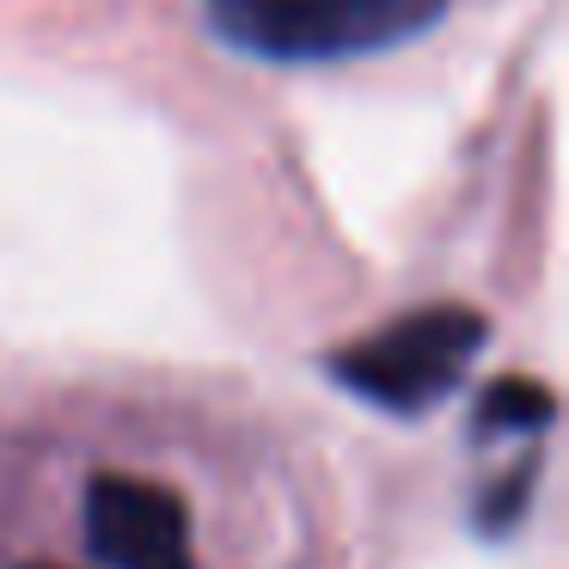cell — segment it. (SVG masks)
Wrapping results in <instances>:
<instances>
[{
    "instance_id": "obj_1",
    "label": "cell",
    "mask_w": 569,
    "mask_h": 569,
    "mask_svg": "<svg viewBox=\"0 0 569 569\" xmlns=\"http://www.w3.org/2000/svg\"><path fill=\"white\" fill-rule=\"evenodd\" d=\"M227 50L276 68H331L386 56L441 26L447 0H202Z\"/></svg>"
},
{
    "instance_id": "obj_2",
    "label": "cell",
    "mask_w": 569,
    "mask_h": 569,
    "mask_svg": "<svg viewBox=\"0 0 569 569\" xmlns=\"http://www.w3.org/2000/svg\"><path fill=\"white\" fill-rule=\"evenodd\" d=\"M483 337H490V325H483L478 307L441 300V307H410L380 331L331 349L325 368L349 398L386 410V417H429L471 373Z\"/></svg>"
},
{
    "instance_id": "obj_3",
    "label": "cell",
    "mask_w": 569,
    "mask_h": 569,
    "mask_svg": "<svg viewBox=\"0 0 569 569\" xmlns=\"http://www.w3.org/2000/svg\"><path fill=\"white\" fill-rule=\"evenodd\" d=\"M87 551L104 569H197L190 508L172 483L141 471H99L80 502Z\"/></svg>"
},
{
    "instance_id": "obj_4",
    "label": "cell",
    "mask_w": 569,
    "mask_h": 569,
    "mask_svg": "<svg viewBox=\"0 0 569 569\" xmlns=\"http://www.w3.org/2000/svg\"><path fill=\"white\" fill-rule=\"evenodd\" d=\"M551 392H545L539 380H520V373H508V380L483 386L478 398V441H490V435H508L515 447H532V435L551 429Z\"/></svg>"
},
{
    "instance_id": "obj_5",
    "label": "cell",
    "mask_w": 569,
    "mask_h": 569,
    "mask_svg": "<svg viewBox=\"0 0 569 569\" xmlns=\"http://www.w3.org/2000/svg\"><path fill=\"white\" fill-rule=\"evenodd\" d=\"M31 569H50V563H31Z\"/></svg>"
}]
</instances>
